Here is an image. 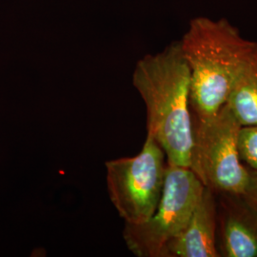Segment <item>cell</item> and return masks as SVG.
<instances>
[{
    "label": "cell",
    "instance_id": "cell-1",
    "mask_svg": "<svg viewBox=\"0 0 257 257\" xmlns=\"http://www.w3.org/2000/svg\"><path fill=\"white\" fill-rule=\"evenodd\" d=\"M133 85L145 103L147 135L162 148L168 164L189 168L192 149L191 71L175 41L138 61Z\"/></svg>",
    "mask_w": 257,
    "mask_h": 257
},
{
    "label": "cell",
    "instance_id": "cell-10",
    "mask_svg": "<svg viewBox=\"0 0 257 257\" xmlns=\"http://www.w3.org/2000/svg\"><path fill=\"white\" fill-rule=\"evenodd\" d=\"M244 194L257 205V170L248 168V182Z\"/></svg>",
    "mask_w": 257,
    "mask_h": 257
},
{
    "label": "cell",
    "instance_id": "cell-8",
    "mask_svg": "<svg viewBox=\"0 0 257 257\" xmlns=\"http://www.w3.org/2000/svg\"><path fill=\"white\" fill-rule=\"evenodd\" d=\"M227 104L241 126L257 125V45L236 75Z\"/></svg>",
    "mask_w": 257,
    "mask_h": 257
},
{
    "label": "cell",
    "instance_id": "cell-9",
    "mask_svg": "<svg viewBox=\"0 0 257 257\" xmlns=\"http://www.w3.org/2000/svg\"><path fill=\"white\" fill-rule=\"evenodd\" d=\"M239 156L248 168L257 170V125L242 126L238 136Z\"/></svg>",
    "mask_w": 257,
    "mask_h": 257
},
{
    "label": "cell",
    "instance_id": "cell-7",
    "mask_svg": "<svg viewBox=\"0 0 257 257\" xmlns=\"http://www.w3.org/2000/svg\"><path fill=\"white\" fill-rule=\"evenodd\" d=\"M216 195L204 187L187 226L166 248V257H220L216 248Z\"/></svg>",
    "mask_w": 257,
    "mask_h": 257
},
{
    "label": "cell",
    "instance_id": "cell-3",
    "mask_svg": "<svg viewBox=\"0 0 257 257\" xmlns=\"http://www.w3.org/2000/svg\"><path fill=\"white\" fill-rule=\"evenodd\" d=\"M226 103L208 118L192 115V149L189 169L214 193H244L248 168L239 156L241 128Z\"/></svg>",
    "mask_w": 257,
    "mask_h": 257
},
{
    "label": "cell",
    "instance_id": "cell-5",
    "mask_svg": "<svg viewBox=\"0 0 257 257\" xmlns=\"http://www.w3.org/2000/svg\"><path fill=\"white\" fill-rule=\"evenodd\" d=\"M165 153L147 135L138 156L105 163L110 202L125 224H141L156 211L165 182Z\"/></svg>",
    "mask_w": 257,
    "mask_h": 257
},
{
    "label": "cell",
    "instance_id": "cell-2",
    "mask_svg": "<svg viewBox=\"0 0 257 257\" xmlns=\"http://www.w3.org/2000/svg\"><path fill=\"white\" fill-rule=\"evenodd\" d=\"M191 71V114L208 118L227 103L233 81L257 42L228 19L197 17L179 40Z\"/></svg>",
    "mask_w": 257,
    "mask_h": 257
},
{
    "label": "cell",
    "instance_id": "cell-4",
    "mask_svg": "<svg viewBox=\"0 0 257 257\" xmlns=\"http://www.w3.org/2000/svg\"><path fill=\"white\" fill-rule=\"evenodd\" d=\"M204 190L189 168L166 166L162 195L155 213L141 224H125L123 239L138 257H166L168 243L187 226Z\"/></svg>",
    "mask_w": 257,
    "mask_h": 257
},
{
    "label": "cell",
    "instance_id": "cell-6",
    "mask_svg": "<svg viewBox=\"0 0 257 257\" xmlns=\"http://www.w3.org/2000/svg\"><path fill=\"white\" fill-rule=\"evenodd\" d=\"M219 256L257 257V205L244 193H215Z\"/></svg>",
    "mask_w": 257,
    "mask_h": 257
}]
</instances>
